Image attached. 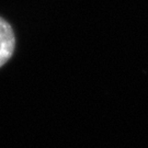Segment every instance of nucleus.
Listing matches in <instances>:
<instances>
[{
  "instance_id": "f257e3e1",
  "label": "nucleus",
  "mask_w": 148,
  "mask_h": 148,
  "mask_svg": "<svg viewBox=\"0 0 148 148\" xmlns=\"http://www.w3.org/2000/svg\"><path fill=\"white\" fill-rule=\"evenodd\" d=\"M16 48V35L9 22L0 16V67L9 62Z\"/></svg>"
}]
</instances>
